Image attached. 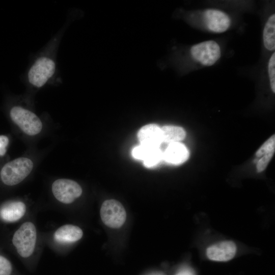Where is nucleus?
<instances>
[{
  "label": "nucleus",
  "instance_id": "f257e3e1",
  "mask_svg": "<svg viewBox=\"0 0 275 275\" xmlns=\"http://www.w3.org/2000/svg\"><path fill=\"white\" fill-rule=\"evenodd\" d=\"M34 164L26 157H19L5 164L0 172L1 179L8 186H14L22 181L31 172Z\"/></svg>",
  "mask_w": 275,
  "mask_h": 275
},
{
  "label": "nucleus",
  "instance_id": "f03ea898",
  "mask_svg": "<svg viewBox=\"0 0 275 275\" xmlns=\"http://www.w3.org/2000/svg\"><path fill=\"white\" fill-rule=\"evenodd\" d=\"M37 232L32 222L22 224L16 230L12 238V243L19 255L28 258L32 255L35 250Z\"/></svg>",
  "mask_w": 275,
  "mask_h": 275
},
{
  "label": "nucleus",
  "instance_id": "7ed1b4c3",
  "mask_svg": "<svg viewBox=\"0 0 275 275\" xmlns=\"http://www.w3.org/2000/svg\"><path fill=\"white\" fill-rule=\"evenodd\" d=\"M12 120L26 134L35 135L42 129V123L33 112L19 106H15L10 110Z\"/></svg>",
  "mask_w": 275,
  "mask_h": 275
},
{
  "label": "nucleus",
  "instance_id": "20e7f679",
  "mask_svg": "<svg viewBox=\"0 0 275 275\" xmlns=\"http://www.w3.org/2000/svg\"><path fill=\"white\" fill-rule=\"evenodd\" d=\"M56 70L54 61L46 56L37 59L30 68L28 77L33 86L40 88L53 75Z\"/></svg>",
  "mask_w": 275,
  "mask_h": 275
},
{
  "label": "nucleus",
  "instance_id": "39448f33",
  "mask_svg": "<svg viewBox=\"0 0 275 275\" xmlns=\"http://www.w3.org/2000/svg\"><path fill=\"white\" fill-rule=\"evenodd\" d=\"M190 51L194 60L206 66L214 65L221 55L219 45L213 40L196 44L191 47Z\"/></svg>",
  "mask_w": 275,
  "mask_h": 275
},
{
  "label": "nucleus",
  "instance_id": "423d86ee",
  "mask_svg": "<svg viewBox=\"0 0 275 275\" xmlns=\"http://www.w3.org/2000/svg\"><path fill=\"white\" fill-rule=\"evenodd\" d=\"M100 216L103 223L112 228H119L125 223L126 211L122 204L114 200H107L102 204Z\"/></svg>",
  "mask_w": 275,
  "mask_h": 275
},
{
  "label": "nucleus",
  "instance_id": "0eeeda50",
  "mask_svg": "<svg viewBox=\"0 0 275 275\" xmlns=\"http://www.w3.org/2000/svg\"><path fill=\"white\" fill-rule=\"evenodd\" d=\"M52 194L60 202L72 203L82 194L81 186L75 181L68 179H59L53 182L51 186Z\"/></svg>",
  "mask_w": 275,
  "mask_h": 275
},
{
  "label": "nucleus",
  "instance_id": "6e6552de",
  "mask_svg": "<svg viewBox=\"0 0 275 275\" xmlns=\"http://www.w3.org/2000/svg\"><path fill=\"white\" fill-rule=\"evenodd\" d=\"M203 16L206 26L214 33H221L226 31L231 24L229 16L219 10L207 9L204 12Z\"/></svg>",
  "mask_w": 275,
  "mask_h": 275
},
{
  "label": "nucleus",
  "instance_id": "1a4fd4ad",
  "mask_svg": "<svg viewBox=\"0 0 275 275\" xmlns=\"http://www.w3.org/2000/svg\"><path fill=\"white\" fill-rule=\"evenodd\" d=\"M236 246L232 241H223L209 246L206 250L208 259L218 262H225L235 255Z\"/></svg>",
  "mask_w": 275,
  "mask_h": 275
},
{
  "label": "nucleus",
  "instance_id": "9d476101",
  "mask_svg": "<svg viewBox=\"0 0 275 275\" xmlns=\"http://www.w3.org/2000/svg\"><path fill=\"white\" fill-rule=\"evenodd\" d=\"M159 147L140 145L134 148L132 154L134 158L142 160L144 166L151 168L157 164L163 157Z\"/></svg>",
  "mask_w": 275,
  "mask_h": 275
},
{
  "label": "nucleus",
  "instance_id": "9b49d317",
  "mask_svg": "<svg viewBox=\"0 0 275 275\" xmlns=\"http://www.w3.org/2000/svg\"><path fill=\"white\" fill-rule=\"evenodd\" d=\"M25 212L26 206L23 202H8L0 207V218L5 222H15L22 218Z\"/></svg>",
  "mask_w": 275,
  "mask_h": 275
},
{
  "label": "nucleus",
  "instance_id": "f8f14e48",
  "mask_svg": "<svg viewBox=\"0 0 275 275\" xmlns=\"http://www.w3.org/2000/svg\"><path fill=\"white\" fill-rule=\"evenodd\" d=\"M138 139L141 145L159 147L162 142L161 128L154 124L142 127L139 131Z\"/></svg>",
  "mask_w": 275,
  "mask_h": 275
},
{
  "label": "nucleus",
  "instance_id": "ddd939ff",
  "mask_svg": "<svg viewBox=\"0 0 275 275\" xmlns=\"http://www.w3.org/2000/svg\"><path fill=\"white\" fill-rule=\"evenodd\" d=\"M83 235L82 230L78 226L67 224L59 228L54 232V240L60 243L75 242Z\"/></svg>",
  "mask_w": 275,
  "mask_h": 275
},
{
  "label": "nucleus",
  "instance_id": "4468645a",
  "mask_svg": "<svg viewBox=\"0 0 275 275\" xmlns=\"http://www.w3.org/2000/svg\"><path fill=\"white\" fill-rule=\"evenodd\" d=\"M163 158L172 164H180L187 160L188 153L186 147L179 142L170 143L164 153Z\"/></svg>",
  "mask_w": 275,
  "mask_h": 275
},
{
  "label": "nucleus",
  "instance_id": "2eb2a0df",
  "mask_svg": "<svg viewBox=\"0 0 275 275\" xmlns=\"http://www.w3.org/2000/svg\"><path fill=\"white\" fill-rule=\"evenodd\" d=\"M263 40L265 47L269 51L275 49V15L271 14L268 18L263 32Z\"/></svg>",
  "mask_w": 275,
  "mask_h": 275
},
{
  "label": "nucleus",
  "instance_id": "dca6fc26",
  "mask_svg": "<svg viewBox=\"0 0 275 275\" xmlns=\"http://www.w3.org/2000/svg\"><path fill=\"white\" fill-rule=\"evenodd\" d=\"M161 131L162 142H179L183 140L186 135L184 130L179 126H164L161 128Z\"/></svg>",
  "mask_w": 275,
  "mask_h": 275
},
{
  "label": "nucleus",
  "instance_id": "f3484780",
  "mask_svg": "<svg viewBox=\"0 0 275 275\" xmlns=\"http://www.w3.org/2000/svg\"><path fill=\"white\" fill-rule=\"evenodd\" d=\"M275 150V135L273 134L260 147L256 153L257 157H260L264 154Z\"/></svg>",
  "mask_w": 275,
  "mask_h": 275
},
{
  "label": "nucleus",
  "instance_id": "a211bd4d",
  "mask_svg": "<svg viewBox=\"0 0 275 275\" xmlns=\"http://www.w3.org/2000/svg\"><path fill=\"white\" fill-rule=\"evenodd\" d=\"M268 73L271 89L275 93V53L273 52L268 63Z\"/></svg>",
  "mask_w": 275,
  "mask_h": 275
},
{
  "label": "nucleus",
  "instance_id": "6ab92c4d",
  "mask_svg": "<svg viewBox=\"0 0 275 275\" xmlns=\"http://www.w3.org/2000/svg\"><path fill=\"white\" fill-rule=\"evenodd\" d=\"M274 153V150L268 152L263 155L258 160L257 163V170L258 172H261L263 171L269 163V161L271 159Z\"/></svg>",
  "mask_w": 275,
  "mask_h": 275
},
{
  "label": "nucleus",
  "instance_id": "aec40b11",
  "mask_svg": "<svg viewBox=\"0 0 275 275\" xmlns=\"http://www.w3.org/2000/svg\"><path fill=\"white\" fill-rule=\"evenodd\" d=\"M12 271L11 262L6 258L0 255V275H10Z\"/></svg>",
  "mask_w": 275,
  "mask_h": 275
},
{
  "label": "nucleus",
  "instance_id": "412c9836",
  "mask_svg": "<svg viewBox=\"0 0 275 275\" xmlns=\"http://www.w3.org/2000/svg\"><path fill=\"white\" fill-rule=\"evenodd\" d=\"M9 138L4 135H0V156H4L7 152V147L9 144Z\"/></svg>",
  "mask_w": 275,
  "mask_h": 275
},
{
  "label": "nucleus",
  "instance_id": "4be33fe9",
  "mask_svg": "<svg viewBox=\"0 0 275 275\" xmlns=\"http://www.w3.org/2000/svg\"><path fill=\"white\" fill-rule=\"evenodd\" d=\"M176 275H195L194 272L188 269H183L177 272Z\"/></svg>",
  "mask_w": 275,
  "mask_h": 275
}]
</instances>
